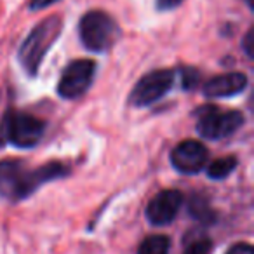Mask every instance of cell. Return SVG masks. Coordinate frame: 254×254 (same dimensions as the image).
Here are the masks:
<instances>
[{
	"instance_id": "cell-1",
	"label": "cell",
	"mask_w": 254,
	"mask_h": 254,
	"mask_svg": "<svg viewBox=\"0 0 254 254\" xmlns=\"http://www.w3.org/2000/svg\"><path fill=\"white\" fill-rule=\"evenodd\" d=\"M70 174V167L61 162H49L37 169H30L23 160H0V197L19 202L30 197L40 185L60 180Z\"/></svg>"
},
{
	"instance_id": "cell-2",
	"label": "cell",
	"mask_w": 254,
	"mask_h": 254,
	"mask_svg": "<svg viewBox=\"0 0 254 254\" xmlns=\"http://www.w3.org/2000/svg\"><path fill=\"white\" fill-rule=\"evenodd\" d=\"M61 30H63V21H61L60 16H49L44 21H40L28 33V37L23 40L21 47L18 51V58L23 70L30 77H35L37 75L40 64H42L44 56L54 46Z\"/></svg>"
},
{
	"instance_id": "cell-3",
	"label": "cell",
	"mask_w": 254,
	"mask_h": 254,
	"mask_svg": "<svg viewBox=\"0 0 254 254\" xmlns=\"http://www.w3.org/2000/svg\"><path fill=\"white\" fill-rule=\"evenodd\" d=\"M46 132L44 120L18 110H9L0 122V146L12 145L18 148H32Z\"/></svg>"
},
{
	"instance_id": "cell-4",
	"label": "cell",
	"mask_w": 254,
	"mask_h": 254,
	"mask_svg": "<svg viewBox=\"0 0 254 254\" xmlns=\"http://www.w3.org/2000/svg\"><path fill=\"white\" fill-rule=\"evenodd\" d=\"M119 26L115 19L105 11H89L78 23V35L85 49L92 53H105L119 39Z\"/></svg>"
},
{
	"instance_id": "cell-5",
	"label": "cell",
	"mask_w": 254,
	"mask_h": 254,
	"mask_svg": "<svg viewBox=\"0 0 254 254\" xmlns=\"http://www.w3.org/2000/svg\"><path fill=\"white\" fill-rule=\"evenodd\" d=\"M244 115L237 110H218L214 106H207L200 110V117L197 122V131L205 139H223L232 136L242 127Z\"/></svg>"
},
{
	"instance_id": "cell-6",
	"label": "cell",
	"mask_w": 254,
	"mask_h": 254,
	"mask_svg": "<svg viewBox=\"0 0 254 254\" xmlns=\"http://www.w3.org/2000/svg\"><path fill=\"white\" fill-rule=\"evenodd\" d=\"M174 77H176V73L169 68L150 71L143 78H139L138 84L134 85L131 96H129V103L132 106L153 105L171 91L174 84Z\"/></svg>"
},
{
	"instance_id": "cell-7",
	"label": "cell",
	"mask_w": 254,
	"mask_h": 254,
	"mask_svg": "<svg viewBox=\"0 0 254 254\" xmlns=\"http://www.w3.org/2000/svg\"><path fill=\"white\" fill-rule=\"evenodd\" d=\"M96 75V63L92 60H75L63 70L58 84V94L64 99H77L91 87Z\"/></svg>"
},
{
	"instance_id": "cell-8",
	"label": "cell",
	"mask_w": 254,
	"mask_h": 254,
	"mask_svg": "<svg viewBox=\"0 0 254 254\" xmlns=\"http://www.w3.org/2000/svg\"><path fill=\"white\" fill-rule=\"evenodd\" d=\"M209 152L197 139L181 141L171 153V164L183 174H197L207 164Z\"/></svg>"
},
{
	"instance_id": "cell-9",
	"label": "cell",
	"mask_w": 254,
	"mask_h": 254,
	"mask_svg": "<svg viewBox=\"0 0 254 254\" xmlns=\"http://www.w3.org/2000/svg\"><path fill=\"white\" fill-rule=\"evenodd\" d=\"M183 193L180 190H162L150 200L146 207V218L152 225H169L176 218L178 211L183 205Z\"/></svg>"
},
{
	"instance_id": "cell-10",
	"label": "cell",
	"mask_w": 254,
	"mask_h": 254,
	"mask_svg": "<svg viewBox=\"0 0 254 254\" xmlns=\"http://www.w3.org/2000/svg\"><path fill=\"white\" fill-rule=\"evenodd\" d=\"M247 87V77L239 71L232 73H221L218 77H212L204 84V96L205 98H230Z\"/></svg>"
},
{
	"instance_id": "cell-11",
	"label": "cell",
	"mask_w": 254,
	"mask_h": 254,
	"mask_svg": "<svg viewBox=\"0 0 254 254\" xmlns=\"http://www.w3.org/2000/svg\"><path fill=\"white\" fill-rule=\"evenodd\" d=\"M171 239L167 235H150L139 244L138 254H167Z\"/></svg>"
},
{
	"instance_id": "cell-12",
	"label": "cell",
	"mask_w": 254,
	"mask_h": 254,
	"mask_svg": "<svg viewBox=\"0 0 254 254\" xmlns=\"http://www.w3.org/2000/svg\"><path fill=\"white\" fill-rule=\"evenodd\" d=\"M237 167V159L235 157H221L216 159L212 164H209L207 167V176L211 180H225L226 176H230L233 169Z\"/></svg>"
},
{
	"instance_id": "cell-13",
	"label": "cell",
	"mask_w": 254,
	"mask_h": 254,
	"mask_svg": "<svg viewBox=\"0 0 254 254\" xmlns=\"http://www.w3.org/2000/svg\"><path fill=\"white\" fill-rule=\"evenodd\" d=\"M188 211L193 218H197L198 221H212L214 218V211L212 207L209 205L207 198L204 197H198V195H193L190 198V204H188Z\"/></svg>"
},
{
	"instance_id": "cell-14",
	"label": "cell",
	"mask_w": 254,
	"mask_h": 254,
	"mask_svg": "<svg viewBox=\"0 0 254 254\" xmlns=\"http://www.w3.org/2000/svg\"><path fill=\"white\" fill-rule=\"evenodd\" d=\"M211 249H212L211 239L202 237V239H197V240H193V242L188 244L183 254H211Z\"/></svg>"
},
{
	"instance_id": "cell-15",
	"label": "cell",
	"mask_w": 254,
	"mask_h": 254,
	"mask_svg": "<svg viewBox=\"0 0 254 254\" xmlns=\"http://www.w3.org/2000/svg\"><path fill=\"white\" fill-rule=\"evenodd\" d=\"M198 78H200V73H198L195 68H183V70H181V85H183V89H187V91L193 89L195 85L198 84Z\"/></svg>"
},
{
	"instance_id": "cell-16",
	"label": "cell",
	"mask_w": 254,
	"mask_h": 254,
	"mask_svg": "<svg viewBox=\"0 0 254 254\" xmlns=\"http://www.w3.org/2000/svg\"><path fill=\"white\" fill-rule=\"evenodd\" d=\"M185 0H157L155 5L159 11H171V9H176L183 4Z\"/></svg>"
},
{
	"instance_id": "cell-17",
	"label": "cell",
	"mask_w": 254,
	"mask_h": 254,
	"mask_svg": "<svg viewBox=\"0 0 254 254\" xmlns=\"http://www.w3.org/2000/svg\"><path fill=\"white\" fill-rule=\"evenodd\" d=\"M226 254H254V249L251 244L240 242V244H235V246L230 247V251Z\"/></svg>"
},
{
	"instance_id": "cell-18",
	"label": "cell",
	"mask_w": 254,
	"mask_h": 254,
	"mask_svg": "<svg viewBox=\"0 0 254 254\" xmlns=\"http://www.w3.org/2000/svg\"><path fill=\"white\" fill-rule=\"evenodd\" d=\"M60 0H32L30 2V9L32 11H40V9H46V7H51L53 4H56Z\"/></svg>"
},
{
	"instance_id": "cell-19",
	"label": "cell",
	"mask_w": 254,
	"mask_h": 254,
	"mask_svg": "<svg viewBox=\"0 0 254 254\" xmlns=\"http://www.w3.org/2000/svg\"><path fill=\"white\" fill-rule=\"evenodd\" d=\"M244 51H246L247 56L253 58V30H249L244 37Z\"/></svg>"
},
{
	"instance_id": "cell-20",
	"label": "cell",
	"mask_w": 254,
	"mask_h": 254,
	"mask_svg": "<svg viewBox=\"0 0 254 254\" xmlns=\"http://www.w3.org/2000/svg\"><path fill=\"white\" fill-rule=\"evenodd\" d=\"M246 4H247V5H249V7H251V9H253V2H251V0H246Z\"/></svg>"
}]
</instances>
